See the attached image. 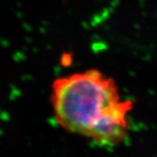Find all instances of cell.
Masks as SVG:
<instances>
[{"instance_id": "1", "label": "cell", "mask_w": 157, "mask_h": 157, "mask_svg": "<svg viewBox=\"0 0 157 157\" xmlns=\"http://www.w3.org/2000/svg\"><path fill=\"white\" fill-rule=\"evenodd\" d=\"M52 107L63 129L91 138L107 120L128 114L130 101H120L116 83L97 70L58 78L52 84Z\"/></svg>"}]
</instances>
